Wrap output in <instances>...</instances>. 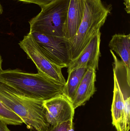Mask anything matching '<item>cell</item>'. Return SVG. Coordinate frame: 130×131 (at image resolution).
<instances>
[{"label":"cell","mask_w":130,"mask_h":131,"mask_svg":"<svg viewBox=\"0 0 130 131\" xmlns=\"http://www.w3.org/2000/svg\"><path fill=\"white\" fill-rule=\"evenodd\" d=\"M85 0H70L65 37L70 41L75 35L84 15Z\"/></svg>","instance_id":"7c38bea8"},{"label":"cell","mask_w":130,"mask_h":131,"mask_svg":"<svg viewBox=\"0 0 130 131\" xmlns=\"http://www.w3.org/2000/svg\"><path fill=\"white\" fill-rule=\"evenodd\" d=\"M109 47L121 58L126 69L127 81L130 85V35H114L109 42Z\"/></svg>","instance_id":"8fae6325"},{"label":"cell","mask_w":130,"mask_h":131,"mask_svg":"<svg viewBox=\"0 0 130 131\" xmlns=\"http://www.w3.org/2000/svg\"><path fill=\"white\" fill-rule=\"evenodd\" d=\"M100 31H99L75 59L70 61L68 72L81 68H92L98 70V62L100 57Z\"/></svg>","instance_id":"ba28073f"},{"label":"cell","mask_w":130,"mask_h":131,"mask_svg":"<svg viewBox=\"0 0 130 131\" xmlns=\"http://www.w3.org/2000/svg\"><path fill=\"white\" fill-rule=\"evenodd\" d=\"M0 82L25 97L43 101L62 94L65 85L42 72L27 73L19 69L0 71Z\"/></svg>","instance_id":"6da1fadb"},{"label":"cell","mask_w":130,"mask_h":131,"mask_svg":"<svg viewBox=\"0 0 130 131\" xmlns=\"http://www.w3.org/2000/svg\"><path fill=\"white\" fill-rule=\"evenodd\" d=\"M113 73V96L111 108L112 124L115 127L117 131H126L124 98L116 74L114 72Z\"/></svg>","instance_id":"30bf717a"},{"label":"cell","mask_w":130,"mask_h":131,"mask_svg":"<svg viewBox=\"0 0 130 131\" xmlns=\"http://www.w3.org/2000/svg\"><path fill=\"white\" fill-rule=\"evenodd\" d=\"M124 109L126 130V131H129L130 128V97L124 98Z\"/></svg>","instance_id":"2e32d148"},{"label":"cell","mask_w":130,"mask_h":131,"mask_svg":"<svg viewBox=\"0 0 130 131\" xmlns=\"http://www.w3.org/2000/svg\"><path fill=\"white\" fill-rule=\"evenodd\" d=\"M0 131H11L7 127V124L0 120Z\"/></svg>","instance_id":"ac0fdd59"},{"label":"cell","mask_w":130,"mask_h":131,"mask_svg":"<svg viewBox=\"0 0 130 131\" xmlns=\"http://www.w3.org/2000/svg\"><path fill=\"white\" fill-rule=\"evenodd\" d=\"M87 70L86 68H81L68 72V79L64 85L62 94L71 102Z\"/></svg>","instance_id":"4fadbf2b"},{"label":"cell","mask_w":130,"mask_h":131,"mask_svg":"<svg viewBox=\"0 0 130 131\" xmlns=\"http://www.w3.org/2000/svg\"><path fill=\"white\" fill-rule=\"evenodd\" d=\"M0 101L23 121L30 131H46L50 127L43 101L29 98L0 82Z\"/></svg>","instance_id":"7a4b0ae2"},{"label":"cell","mask_w":130,"mask_h":131,"mask_svg":"<svg viewBox=\"0 0 130 131\" xmlns=\"http://www.w3.org/2000/svg\"><path fill=\"white\" fill-rule=\"evenodd\" d=\"M29 33L48 60L62 68H68L71 61L70 43L68 40L65 37L48 36L36 32Z\"/></svg>","instance_id":"5b68a950"},{"label":"cell","mask_w":130,"mask_h":131,"mask_svg":"<svg viewBox=\"0 0 130 131\" xmlns=\"http://www.w3.org/2000/svg\"><path fill=\"white\" fill-rule=\"evenodd\" d=\"M96 70L88 69L79 85L71 103L74 109L85 104L96 91Z\"/></svg>","instance_id":"9c48e42d"},{"label":"cell","mask_w":130,"mask_h":131,"mask_svg":"<svg viewBox=\"0 0 130 131\" xmlns=\"http://www.w3.org/2000/svg\"><path fill=\"white\" fill-rule=\"evenodd\" d=\"M0 120L7 125H21L23 121L17 115L8 108L0 101Z\"/></svg>","instance_id":"5bb4252c"},{"label":"cell","mask_w":130,"mask_h":131,"mask_svg":"<svg viewBox=\"0 0 130 131\" xmlns=\"http://www.w3.org/2000/svg\"><path fill=\"white\" fill-rule=\"evenodd\" d=\"M3 12V8L1 4V2H0V15L2 14Z\"/></svg>","instance_id":"44dd1931"},{"label":"cell","mask_w":130,"mask_h":131,"mask_svg":"<svg viewBox=\"0 0 130 131\" xmlns=\"http://www.w3.org/2000/svg\"><path fill=\"white\" fill-rule=\"evenodd\" d=\"M70 0H56L29 21L30 33L65 37Z\"/></svg>","instance_id":"277c9868"},{"label":"cell","mask_w":130,"mask_h":131,"mask_svg":"<svg viewBox=\"0 0 130 131\" xmlns=\"http://www.w3.org/2000/svg\"><path fill=\"white\" fill-rule=\"evenodd\" d=\"M111 8L102 0H85L84 15L77 33L69 41L71 60L75 59L104 25Z\"/></svg>","instance_id":"3957f363"},{"label":"cell","mask_w":130,"mask_h":131,"mask_svg":"<svg viewBox=\"0 0 130 131\" xmlns=\"http://www.w3.org/2000/svg\"><path fill=\"white\" fill-rule=\"evenodd\" d=\"M2 58L0 54V71L2 70Z\"/></svg>","instance_id":"ffe728a7"},{"label":"cell","mask_w":130,"mask_h":131,"mask_svg":"<svg viewBox=\"0 0 130 131\" xmlns=\"http://www.w3.org/2000/svg\"><path fill=\"white\" fill-rule=\"evenodd\" d=\"M43 104L47 120L50 125L73 120L75 109L71 102L63 95L43 101Z\"/></svg>","instance_id":"52a82bcc"},{"label":"cell","mask_w":130,"mask_h":131,"mask_svg":"<svg viewBox=\"0 0 130 131\" xmlns=\"http://www.w3.org/2000/svg\"><path fill=\"white\" fill-rule=\"evenodd\" d=\"M26 3L34 4L39 5L40 8L44 7L51 4L56 0H17Z\"/></svg>","instance_id":"e0dca14e"},{"label":"cell","mask_w":130,"mask_h":131,"mask_svg":"<svg viewBox=\"0 0 130 131\" xmlns=\"http://www.w3.org/2000/svg\"><path fill=\"white\" fill-rule=\"evenodd\" d=\"M73 120H69L54 125H50L46 131H74Z\"/></svg>","instance_id":"9a60e30c"},{"label":"cell","mask_w":130,"mask_h":131,"mask_svg":"<svg viewBox=\"0 0 130 131\" xmlns=\"http://www.w3.org/2000/svg\"><path fill=\"white\" fill-rule=\"evenodd\" d=\"M124 1V4L126 6L125 10L127 14H130V0H123Z\"/></svg>","instance_id":"d6986e66"},{"label":"cell","mask_w":130,"mask_h":131,"mask_svg":"<svg viewBox=\"0 0 130 131\" xmlns=\"http://www.w3.org/2000/svg\"><path fill=\"white\" fill-rule=\"evenodd\" d=\"M19 45L26 54L27 58L34 63L38 72H42L56 82L65 85L66 81L62 73V68L46 58L30 34L24 36Z\"/></svg>","instance_id":"8992f818"}]
</instances>
